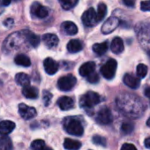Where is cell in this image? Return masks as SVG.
<instances>
[{
	"mask_svg": "<svg viewBox=\"0 0 150 150\" xmlns=\"http://www.w3.org/2000/svg\"><path fill=\"white\" fill-rule=\"evenodd\" d=\"M119 108L126 115L132 117H139L143 113L144 105L139 98L133 95H123L117 100Z\"/></svg>",
	"mask_w": 150,
	"mask_h": 150,
	"instance_id": "cell-1",
	"label": "cell"
},
{
	"mask_svg": "<svg viewBox=\"0 0 150 150\" xmlns=\"http://www.w3.org/2000/svg\"><path fill=\"white\" fill-rule=\"evenodd\" d=\"M64 128L71 135L81 136L84 132V128L81 122L73 117H68L64 120Z\"/></svg>",
	"mask_w": 150,
	"mask_h": 150,
	"instance_id": "cell-2",
	"label": "cell"
},
{
	"mask_svg": "<svg viewBox=\"0 0 150 150\" xmlns=\"http://www.w3.org/2000/svg\"><path fill=\"white\" fill-rule=\"evenodd\" d=\"M137 34H138V40L141 43L142 47L149 52L150 51V25L148 24H141L139 26L138 25Z\"/></svg>",
	"mask_w": 150,
	"mask_h": 150,
	"instance_id": "cell-3",
	"label": "cell"
},
{
	"mask_svg": "<svg viewBox=\"0 0 150 150\" xmlns=\"http://www.w3.org/2000/svg\"><path fill=\"white\" fill-rule=\"evenodd\" d=\"M100 102H101V96L96 92L89 91L81 96L80 104L82 108L91 109L94 106L97 105Z\"/></svg>",
	"mask_w": 150,
	"mask_h": 150,
	"instance_id": "cell-4",
	"label": "cell"
},
{
	"mask_svg": "<svg viewBox=\"0 0 150 150\" xmlns=\"http://www.w3.org/2000/svg\"><path fill=\"white\" fill-rule=\"evenodd\" d=\"M117 67V61L115 59H110L101 67L100 71L105 79L111 80L114 78L116 74Z\"/></svg>",
	"mask_w": 150,
	"mask_h": 150,
	"instance_id": "cell-5",
	"label": "cell"
},
{
	"mask_svg": "<svg viewBox=\"0 0 150 150\" xmlns=\"http://www.w3.org/2000/svg\"><path fill=\"white\" fill-rule=\"evenodd\" d=\"M76 82H77L76 78H75L71 74H68V75H65V76L61 77L58 80L57 88L61 91H69L71 88H73V87L75 86Z\"/></svg>",
	"mask_w": 150,
	"mask_h": 150,
	"instance_id": "cell-6",
	"label": "cell"
},
{
	"mask_svg": "<svg viewBox=\"0 0 150 150\" xmlns=\"http://www.w3.org/2000/svg\"><path fill=\"white\" fill-rule=\"evenodd\" d=\"M82 22L86 27H94L98 23L97 17H96V12L94 8L88 9L81 17Z\"/></svg>",
	"mask_w": 150,
	"mask_h": 150,
	"instance_id": "cell-7",
	"label": "cell"
},
{
	"mask_svg": "<svg viewBox=\"0 0 150 150\" xmlns=\"http://www.w3.org/2000/svg\"><path fill=\"white\" fill-rule=\"evenodd\" d=\"M30 13L33 17H36L39 19L46 18L49 14L48 9L45 6H42L38 2H34L32 4V6L30 7Z\"/></svg>",
	"mask_w": 150,
	"mask_h": 150,
	"instance_id": "cell-8",
	"label": "cell"
},
{
	"mask_svg": "<svg viewBox=\"0 0 150 150\" xmlns=\"http://www.w3.org/2000/svg\"><path fill=\"white\" fill-rule=\"evenodd\" d=\"M96 122L101 125H109L112 122V114L109 108H102L96 116Z\"/></svg>",
	"mask_w": 150,
	"mask_h": 150,
	"instance_id": "cell-9",
	"label": "cell"
},
{
	"mask_svg": "<svg viewBox=\"0 0 150 150\" xmlns=\"http://www.w3.org/2000/svg\"><path fill=\"white\" fill-rule=\"evenodd\" d=\"M119 25V20L117 17H110L102 26V32L104 35L110 34L113 32Z\"/></svg>",
	"mask_w": 150,
	"mask_h": 150,
	"instance_id": "cell-10",
	"label": "cell"
},
{
	"mask_svg": "<svg viewBox=\"0 0 150 150\" xmlns=\"http://www.w3.org/2000/svg\"><path fill=\"white\" fill-rule=\"evenodd\" d=\"M19 113L22 118L28 120L36 116V110L34 107L28 106L25 103H21L19 105Z\"/></svg>",
	"mask_w": 150,
	"mask_h": 150,
	"instance_id": "cell-11",
	"label": "cell"
},
{
	"mask_svg": "<svg viewBox=\"0 0 150 150\" xmlns=\"http://www.w3.org/2000/svg\"><path fill=\"white\" fill-rule=\"evenodd\" d=\"M43 67H44L45 71L48 74L53 75L57 71L59 66H58V64L54 59H52L51 57H47L43 61Z\"/></svg>",
	"mask_w": 150,
	"mask_h": 150,
	"instance_id": "cell-12",
	"label": "cell"
},
{
	"mask_svg": "<svg viewBox=\"0 0 150 150\" xmlns=\"http://www.w3.org/2000/svg\"><path fill=\"white\" fill-rule=\"evenodd\" d=\"M123 81L127 87L131 88L132 89H137L140 85V80L130 73H126L125 75Z\"/></svg>",
	"mask_w": 150,
	"mask_h": 150,
	"instance_id": "cell-13",
	"label": "cell"
},
{
	"mask_svg": "<svg viewBox=\"0 0 150 150\" xmlns=\"http://www.w3.org/2000/svg\"><path fill=\"white\" fill-rule=\"evenodd\" d=\"M42 41H43L45 46L49 49L56 48L59 42L58 37L54 34H45L42 36Z\"/></svg>",
	"mask_w": 150,
	"mask_h": 150,
	"instance_id": "cell-14",
	"label": "cell"
},
{
	"mask_svg": "<svg viewBox=\"0 0 150 150\" xmlns=\"http://www.w3.org/2000/svg\"><path fill=\"white\" fill-rule=\"evenodd\" d=\"M15 123L10 120H4L0 122V134L6 136L15 129Z\"/></svg>",
	"mask_w": 150,
	"mask_h": 150,
	"instance_id": "cell-15",
	"label": "cell"
},
{
	"mask_svg": "<svg viewBox=\"0 0 150 150\" xmlns=\"http://www.w3.org/2000/svg\"><path fill=\"white\" fill-rule=\"evenodd\" d=\"M96 70V64L94 62L84 63L79 69V72L82 77H88Z\"/></svg>",
	"mask_w": 150,
	"mask_h": 150,
	"instance_id": "cell-16",
	"label": "cell"
},
{
	"mask_svg": "<svg viewBox=\"0 0 150 150\" xmlns=\"http://www.w3.org/2000/svg\"><path fill=\"white\" fill-rule=\"evenodd\" d=\"M57 105L62 110H68L73 108L74 101L68 96H62L57 100Z\"/></svg>",
	"mask_w": 150,
	"mask_h": 150,
	"instance_id": "cell-17",
	"label": "cell"
},
{
	"mask_svg": "<svg viewBox=\"0 0 150 150\" xmlns=\"http://www.w3.org/2000/svg\"><path fill=\"white\" fill-rule=\"evenodd\" d=\"M61 28L64 33L69 35H74L78 33V28L71 21H64L61 25Z\"/></svg>",
	"mask_w": 150,
	"mask_h": 150,
	"instance_id": "cell-18",
	"label": "cell"
},
{
	"mask_svg": "<svg viewBox=\"0 0 150 150\" xmlns=\"http://www.w3.org/2000/svg\"><path fill=\"white\" fill-rule=\"evenodd\" d=\"M110 49L113 53L115 54H120L124 51L125 46H124V42L120 37H115L110 44Z\"/></svg>",
	"mask_w": 150,
	"mask_h": 150,
	"instance_id": "cell-19",
	"label": "cell"
},
{
	"mask_svg": "<svg viewBox=\"0 0 150 150\" xmlns=\"http://www.w3.org/2000/svg\"><path fill=\"white\" fill-rule=\"evenodd\" d=\"M83 49V44L81 41L77 40V39H73L71 40L67 43V50L70 53H77L80 52Z\"/></svg>",
	"mask_w": 150,
	"mask_h": 150,
	"instance_id": "cell-20",
	"label": "cell"
},
{
	"mask_svg": "<svg viewBox=\"0 0 150 150\" xmlns=\"http://www.w3.org/2000/svg\"><path fill=\"white\" fill-rule=\"evenodd\" d=\"M38 94H39V91L35 87H32L29 85L23 87L22 95L28 99H36L38 97Z\"/></svg>",
	"mask_w": 150,
	"mask_h": 150,
	"instance_id": "cell-21",
	"label": "cell"
},
{
	"mask_svg": "<svg viewBox=\"0 0 150 150\" xmlns=\"http://www.w3.org/2000/svg\"><path fill=\"white\" fill-rule=\"evenodd\" d=\"M24 34H25L24 36L26 37L27 41L29 42V44H30L32 47L36 48V47L39 45V43H40V37H39L37 35H35V34H34L33 32L28 31V30L25 31Z\"/></svg>",
	"mask_w": 150,
	"mask_h": 150,
	"instance_id": "cell-22",
	"label": "cell"
},
{
	"mask_svg": "<svg viewBox=\"0 0 150 150\" xmlns=\"http://www.w3.org/2000/svg\"><path fill=\"white\" fill-rule=\"evenodd\" d=\"M64 147L67 150H79L81 147V143L79 140L67 138L64 141Z\"/></svg>",
	"mask_w": 150,
	"mask_h": 150,
	"instance_id": "cell-23",
	"label": "cell"
},
{
	"mask_svg": "<svg viewBox=\"0 0 150 150\" xmlns=\"http://www.w3.org/2000/svg\"><path fill=\"white\" fill-rule=\"evenodd\" d=\"M15 81L18 85L21 87H26L30 84V78L28 74L24 72H20L15 75Z\"/></svg>",
	"mask_w": 150,
	"mask_h": 150,
	"instance_id": "cell-24",
	"label": "cell"
},
{
	"mask_svg": "<svg viewBox=\"0 0 150 150\" xmlns=\"http://www.w3.org/2000/svg\"><path fill=\"white\" fill-rule=\"evenodd\" d=\"M14 62L16 64H18L20 66H23V67H28L31 65V61H30L29 57L24 54L17 55L14 58Z\"/></svg>",
	"mask_w": 150,
	"mask_h": 150,
	"instance_id": "cell-25",
	"label": "cell"
},
{
	"mask_svg": "<svg viewBox=\"0 0 150 150\" xmlns=\"http://www.w3.org/2000/svg\"><path fill=\"white\" fill-rule=\"evenodd\" d=\"M108 42H104L103 43H96L93 45V50L96 54H97L98 56H102L103 54L106 53V51L108 50Z\"/></svg>",
	"mask_w": 150,
	"mask_h": 150,
	"instance_id": "cell-26",
	"label": "cell"
},
{
	"mask_svg": "<svg viewBox=\"0 0 150 150\" xmlns=\"http://www.w3.org/2000/svg\"><path fill=\"white\" fill-rule=\"evenodd\" d=\"M13 142L11 139L6 136L0 138V150H13Z\"/></svg>",
	"mask_w": 150,
	"mask_h": 150,
	"instance_id": "cell-27",
	"label": "cell"
},
{
	"mask_svg": "<svg viewBox=\"0 0 150 150\" xmlns=\"http://www.w3.org/2000/svg\"><path fill=\"white\" fill-rule=\"evenodd\" d=\"M106 14H107V6H106V5L104 3H100L98 5V9H97V13H96V17H97L98 22L103 21Z\"/></svg>",
	"mask_w": 150,
	"mask_h": 150,
	"instance_id": "cell-28",
	"label": "cell"
},
{
	"mask_svg": "<svg viewBox=\"0 0 150 150\" xmlns=\"http://www.w3.org/2000/svg\"><path fill=\"white\" fill-rule=\"evenodd\" d=\"M78 1L79 0H59V3L63 9L70 10L78 4Z\"/></svg>",
	"mask_w": 150,
	"mask_h": 150,
	"instance_id": "cell-29",
	"label": "cell"
},
{
	"mask_svg": "<svg viewBox=\"0 0 150 150\" xmlns=\"http://www.w3.org/2000/svg\"><path fill=\"white\" fill-rule=\"evenodd\" d=\"M136 71H137V75L138 77L140 78V79H143L146 77V75L147 74V66L144 64H139L137 68H136Z\"/></svg>",
	"mask_w": 150,
	"mask_h": 150,
	"instance_id": "cell-30",
	"label": "cell"
},
{
	"mask_svg": "<svg viewBox=\"0 0 150 150\" xmlns=\"http://www.w3.org/2000/svg\"><path fill=\"white\" fill-rule=\"evenodd\" d=\"M134 129V125L131 122H125L121 125V131L124 134H130Z\"/></svg>",
	"mask_w": 150,
	"mask_h": 150,
	"instance_id": "cell-31",
	"label": "cell"
},
{
	"mask_svg": "<svg viewBox=\"0 0 150 150\" xmlns=\"http://www.w3.org/2000/svg\"><path fill=\"white\" fill-rule=\"evenodd\" d=\"M92 140L96 145H99V146H106V145H107L106 139L100 135H95L92 138Z\"/></svg>",
	"mask_w": 150,
	"mask_h": 150,
	"instance_id": "cell-32",
	"label": "cell"
},
{
	"mask_svg": "<svg viewBox=\"0 0 150 150\" xmlns=\"http://www.w3.org/2000/svg\"><path fill=\"white\" fill-rule=\"evenodd\" d=\"M45 146V142L42 139H35L31 144L32 150H41Z\"/></svg>",
	"mask_w": 150,
	"mask_h": 150,
	"instance_id": "cell-33",
	"label": "cell"
},
{
	"mask_svg": "<svg viewBox=\"0 0 150 150\" xmlns=\"http://www.w3.org/2000/svg\"><path fill=\"white\" fill-rule=\"evenodd\" d=\"M42 99H43V103L45 104V106H48L52 99V94L47 90L43 91V95H42Z\"/></svg>",
	"mask_w": 150,
	"mask_h": 150,
	"instance_id": "cell-34",
	"label": "cell"
},
{
	"mask_svg": "<svg viewBox=\"0 0 150 150\" xmlns=\"http://www.w3.org/2000/svg\"><path fill=\"white\" fill-rule=\"evenodd\" d=\"M87 78H88L87 79L88 81L90 82V83H96V82L99 81V76H98V74L96 71H94L93 73H91L90 75H88Z\"/></svg>",
	"mask_w": 150,
	"mask_h": 150,
	"instance_id": "cell-35",
	"label": "cell"
},
{
	"mask_svg": "<svg viewBox=\"0 0 150 150\" xmlns=\"http://www.w3.org/2000/svg\"><path fill=\"white\" fill-rule=\"evenodd\" d=\"M140 9L143 12H150V0L142 1L140 3Z\"/></svg>",
	"mask_w": 150,
	"mask_h": 150,
	"instance_id": "cell-36",
	"label": "cell"
},
{
	"mask_svg": "<svg viewBox=\"0 0 150 150\" xmlns=\"http://www.w3.org/2000/svg\"><path fill=\"white\" fill-rule=\"evenodd\" d=\"M121 150H137V148L135 147L134 145L132 144H130V143H125L122 147H121Z\"/></svg>",
	"mask_w": 150,
	"mask_h": 150,
	"instance_id": "cell-37",
	"label": "cell"
},
{
	"mask_svg": "<svg viewBox=\"0 0 150 150\" xmlns=\"http://www.w3.org/2000/svg\"><path fill=\"white\" fill-rule=\"evenodd\" d=\"M123 2L128 7H133L135 6L136 0H123Z\"/></svg>",
	"mask_w": 150,
	"mask_h": 150,
	"instance_id": "cell-38",
	"label": "cell"
},
{
	"mask_svg": "<svg viewBox=\"0 0 150 150\" xmlns=\"http://www.w3.org/2000/svg\"><path fill=\"white\" fill-rule=\"evenodd\" d=\"M0 4L2 6H7L11 4V0H0Z\"/></svg>",
	"mask_w": 150,
	"mask_h": 150,
	"instance_id": "cell-39",
	"label": "cell"
},
{
	"mask_svg": "<svg viewBox=\"0 0 150 150\" xmlns=\"http://www.w3.org/2000/svg\"><path fill=\"white\" fill-rule=\"evenodd\" d=\"M144 94H145V96H146L147 98L150 99V87H146V88H145Z\"/></svg>",
	"mask_w": 150,
	"mask_h": 150,
	"instance_id": "cell-40",
	"label": "cell"
},
{
	"mask_svg": "<svg viewBox=\"0 0 150 150\" xmlns=\"http://www.w3.org/2000/svg\"><path fill=\"white\" fill-rule=\"evenodd\" d=\"M144 145H145V146H146V148L150 149V137L145 139V141H144Z\"/></svg>",
	"mask_w": 150,
	"mask_h": 150,
	"instance_id": "cell-41",
	"label": "cell"
},
{
	"mask_svg": "<svg viewBox=\"0 0 150 150\" xmlns=\"http://www.w3.org/2000/svg\"><path fill=\"white\" fill-rule=\"evenodd\" d=\"M13 21L12 19L6 20V22H5V25H6V27H7V26H8V27H10V26H11V25H13Z\"/></svg>",
	"mask_w": 150,
	"mask_h": 150,
	"instance_id": "cell-42",
	"label": "cell"
},
{
	"mask_svg": "<svg viewBox=\"0 0 150 150\" xmlns=\"http://www.w3.org/2000/svg\"><path fill=\"white\" fill-rule=\"evenodd\" d=\"M41 150H53V149L50 148V147H49V146H44Z\"/></svg>",
	"mask_w": 150,
	"mask_h": 150,
	"instance_id": "cell-43",
	"label": "cell"
},
{
	"mask_svg": "<svg viewBox=\"0 0 150 150\" xmlns=\"http://www.w3.org/2000/svg\"><path fill=\"white\" fill-rule=\"evenodd\" d=\"M146 125H148V126L150 127V117H149V118L147 119V121H146Z\"/></svg>",
	"mask_w": 150,
	"mask_h": 150,
	"instance_id": "cell-44",
	"label": "cell"
}]
</instances>
